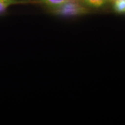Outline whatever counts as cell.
Masks as SVG:
<instances>
[{"mask_svg": "<svg viewBox=\"0 0 125 125\" xmlns=\"http://www.w3.org/2000/svg\"><path fill=\"white\" fill-rule=\"evenodd\" d=\"M49 10L54 15L64 16H76L88 13L89 8L82 4L79 0H68L63 4Z\"/></svg>", "mask_w": 125, "mask_h": 125, "instance_id": "obj_1", "label": "cell"}, {"mask_svg": "<svg viewBox=\"0 0 125 125\" xmlns=\"http://www.w3.org/2000/svg\"><path fill=\"white\" fill-rule=\"evenodd\" d=\"M89 8L98 9L104 7L113 0H79Z\"/></svg>", "mask_w": 125, "mask_h": 125, "instance_id": "obj_2", "label": "cell"}, {"mask_svg": "<svg viewBox=\"0 0 125 125\" xmlns=\"http://www.w3.org/2000/svg\"><path fill=\"white\" fill-rule=\"evenodd\" d=\"M27 2L26 0H0V14L4 13L8 8L12 5Z\"/></svg>", "mask_w": 125, "mask_h": 125, "instance_id": "obj_3", "label": "cell"}, {"mask_svg": "<svg viewBox=\"0 0 125 125\" xmlns=\"http://www.w3.org/2000/svg\"><path fill=\"white\" fill-rule=\"evenodd\" d=\"M112 4L114 11L118 13H125V0H113Z\"/></svg>", "mask_w": 125, "mask_h": 125, "instance_id": "obj_4", "label": "cell"}, {"mask_svg": "<svg viewBox=\"0 0 125 125\" xmlns=\"http://www.w3.org/2000/svg\"><path fill=\"white\" fill-rule=\"evenodd\" d=\"M37 1L45 5L47 7L49 8V9H51L57 7L68 0H37Z\"/></svg>", "mask_w": 125, "mask_h": 125, "instance_id": "obj_5", "label": "cell"}]
</instances>
